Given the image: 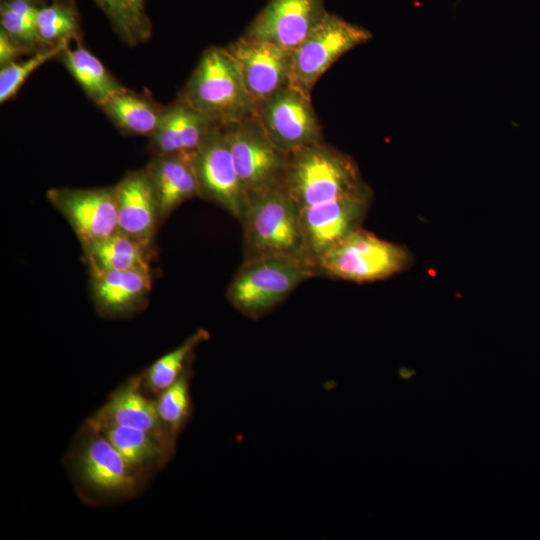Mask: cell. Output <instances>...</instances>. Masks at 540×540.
Here are the masks:
<instances>
[{"label":"cell","instance_id":"cell-1","mask_svg":"<svg viewBox=\"0 0 540 540\" xmlns=\"http://www.w3.org/2000/svg\"><path fill=\"white\" fill-rule=\"evenodd\" d=\"M178 100L219 126L255 116L238 64L226 47L204 51Z\"/></svg>","mask_w":540,"mask_h":540},{"label":"cell","instance_id":"cell-12","mask_svg":"<svg viewBox=\"0 0 540 540\" xmlns=\"http://www.w3.org/2000/svg\"><path fill=\"white\" fill-rule=\"evenodd\" d=\"M46 198L70 224L82 248L118 231L115 186L51 188L46 192Z\"/></svg>","mask_w":540,"mask_h":540},{"label":"cell","instance_id":"cell-15","mask_svg":"<svg viewBox=\"0 0 540 540\" xmlns=\"http://www.w3.org/2000/svg\"><path fill=\"white\" fill-rule=\"evenodd\" d=\"M143 375L118 388L91 417L87 425L99 430L108 425H125L147 431L174 452L176 439L161 421L155 401L141 391Z\"/></svg>","mask_w":540,"mask_h":540},{"label":"cell","instance_id":"cell-8","mask_svg":"<svg viewBox=\"0 0 540 540\" xmlns=\"http://www.w3.org/2000/svg\"><path fill=\"white\" fill-rule=\"evenodd\" d=\"M222 128L248 199L284 187L288 154L273 144L256 116Z\"/></svg>","mask_w":540,"mask_h":540},{"label":"cell","instance_id":"cell-4","mask_svg":"<svg viewBox=\"0 0 540 540\" xmlns=\"http://www.w3.org/2000/svg\"><path fill=\"white\" fill-rule=\"evenodd\" d=\"M241 223L244 232V260L273 255L295 256L306 260L301 208L285 187L250 196Z\"/></svg>","mask_w":540,"mask_h":540},{"label":"cell","instance_id":"cell-6","mask_svg":"<svg viewBox=\"0 0 540 540\" xmlns=\"http://www.w3.org/2000/svg\"><path fill=\"white\" fill-rule=\"evenodd\" d=\"M86 427L71 461L78 483L101 499L134 496L142 486L144 474L129 464L101 432Z\"/></svg>","mask_w":540,"mask_h":540},{"label":"cell","instance_id":"cell-3","mask_svg":"<svg viewBox=\"0 0 540 540\" xmlns=\"http://www.w3.org/2000/svg\"><path fill=\"white\" fill-rule=\"evenodd\" d=\"M318 276L306 260L287 255L244 260L228 285L229 303L257 320L283 302L304 281Z\"/></svg>","mask_w":540,"mask_h":540},{"label":"cell","instance_id":"cell-2","mask_svg":"<svg viewBox=\"0 0 540 540\" xmlns=\"http://www.w3.org/2000/svg\"><path fill=\"white\" fill-rule=\"evenodd\" d=\"M366 186L354 159L325 141L288 154L284 187L300 208L333 201Z\"/></svg>","mask_w":540,"mask_h":540},{"label":"cell","instance_id":"cell-14","mask_svg":"<svg viewBox=\"0 0 540 540\" xmlns=\"http://www.w3.org/2000/svg\"><path fill=\"white\" fill-rule=\"evenodd\" d=\"M327 14L325 0H268L242 35L292 52Z\"/></svg>","mask_w":540,"mask_h":540},{"label":"cell","instance_id":"cell-17","mask_svg":"<svg viewBox=\"0 0 540 540\" xmlns=\"http://www.w3.org/2000/svg\"><path fill=\"white\" fill-rule=\"evenodd\" d=\"M90 277L94 306L107 317H125L140 310L152 288L150 270L90 272Z\"/></svg>","mask_w":540,"mask_h":540},{"label":"cell","instance_id":"cell-20","mask_svg":"<svg viewBox=\"0 0 540 540\" xmlns=\"http://www.w3.org/2000/svg\"><path fill=\"white\" fill-rule=\"evenodd\" d=\"M83 252L90 272L150 270L153 255L151 247L119 231L83 248Z\"/></svg>","mask_w":540,"mask_h":540},{"label":"cell","instance_id":"cell-28","mask_svg":"<svg viewBox=\"0 0 540 540\" xmlns=\"http://www.w3.org/2000/svg\"><path fill=\"white\" fill-rule=\"evenodd\" d=\"M190 378L191 367L155 401L161 421L175 439L191 417Z\"/></svg>","mask_w":540,"mask_h":540},{"label":"cell","instance_id":"cell-21","mask_svg":"<svg viewBox=\"0 0 540 540\" xmlns=\"http://www.w3.org/2000/svg\"><path fill=\"white\" fill-rule=\"evenodd\" d=\"M59 57L85 94L100 107L126 89L80 42L74 48H65Z\"/></svg>","mask_w":540,"mask_h":540},{"label":"cell","instance_id":"cell-7","mask_svg":"<svg viewBox=\"0 0 540 540\" xmlns=\"http://www.w3.org/2000/svg\"><path fill=\"white\" fill-rule=\"evenodd\" d=\"M371 38L366 29L328 12L292 51L290 85L311 97L314 85L333 63Z\"/></svg>","mask_w":540,"mask_h":540},{"label":"cell","instance_id":"cell-24","mask_svg":"<svg viewBox=\"0 0 540 540\" xmlns=\"http://www.w3.org/2000/svg\"><path fill=\"white\" fill-rule=\"evenodd\" d=\"M105 13L123 42L130 46L145 43L152 35V23L145 0H94Z\"/></svg>","mask_w":540,"mask_h":540},{"label":"cell","instance_id":"cell-26","mask_svg":"<svg viewBox=\"0 0 540 540\" xmlns=\"http://www.w3.org/2000/svg\"><path fill=\"white\" fill-rule=\"evenodd\" d=\"M36 32L42 47L62 42H80L79 16L71 0H54L41 6L36 17Z\"/></svg>","mask_w":540,"mask_h":540},{"label":"cell","instance_id":"cell-13","mask_svg":"<svg viewBox=\"0 0 540 540\" xmlns=\"http://www.w3.org/2000/svg\"><path fill=\"white\" fill-rule=\"evenodd\" d=\"M238 64L255 108L290 85L292 52L272 42L243 35L226 46Z\"/></svg>","mask_w":540,"mask_h":540},{"label":"cell","instance_id":"cell-22","mask_svg":"<svg viewBox=\"0 0 540 540\" xmlns=\"http://www.w3.org/2000/svg\"><path fill=\"white\" fill-rule=\"evenodd\" d=\"M90 427V426H89ZM139 472L163 466L174 454L153 434L125 425H108L99 430Z\"/></svg>","mask_w":540,"mask_h":540},{"label":"cell","instance_id":"cell-23","mask_svg":"<svg viewBox=\"0 0 540 540\" xmlns=\"http://www.w3.org/2000/svg\"><path fill=\"white\" fill-rule=\"evenodd\" d=\"M122 131L141 136H152L164 108L153 100L127 89L113 96L101 107Z\"/></svg>","mask_w":540,"mask_h":540},{"label":"cell","instance_id":"cell-11","mask_svg":"<svg viewBox=\"0 0 540 540\" xmlns=\"http://www.w3.org/2000/svg\"><path fill=\"white\" fill-rule=\"evenodd\" d=\"M199 197L226 210L240 222L248 194L237 173L222 126L215 125L193 157Z\"/></svg>","mask_w":540,"mask_h":540},{"label":"cell","instance_id":"cell-16","mask_svg":"<svg viewBox=\"0 0 540 540\" xmlns=\"http://www.w3.org/2000/svg\"><path fill=\"white\" fill-rule=\"evenodd\" d=\"M118 231L152 248L160 222L156 193L147 168L127 173L116 185Z\"/></svg>","mask_w":540,"mask_h":540},{"label":"cell","instance_id":"cell-30","mask_svg":"<svg viewBox=\"0 0 540 540\" xmlns=\"http://www.w3.org/2000/svg\"><path fill=\"white\" fill-rule=\"evenodd\" d=\"M29 51L13 40L2 30L0 31V64L6 66L18 59L21 54Z\"/></svg>","mask_w":540,"mask_h":540},{"label":"cell","instance_id":"cell-9","mask_svg":"<svg viewBox=\"0 0 540 540\" xmlns=\"http://www.w3.org/2000/svg\"><path fill=\"white\" fill-rule=\"evenodd\" d=\"M255 116L273 144L286 154L324 142L311 97L291 85L259 104Z\"/></svg>","mask_w":540,"mask_h":540},{"label":"cell","instance_id":"cell-19","mask_svg":"<svg viewBox=\"0 0 540 540\" xmlns=\"http://www.w3.org/2000/svg\"><path fill=\"white\" fill-rule=\"evenodd\" d=\"M146 168L156 193L161 223L183 202L199 197L193 158L155 156Z\"/></svg>","mask_w":540,"mask_h":540},{"label":"cell","instance_id":"cell-27","mask_svg":"<svg viewBox=\"0 0 540 540\" xmlns=\"http://www.w3.org/2000/svg\"><path fill=\"white\" fill-rule=\"evenodd\" d=\"M37 0H1V30L29 52L42 48L36 32Z\"/></svg>","mask_w":540,"mask_h":540},{"label":"cell","instance_id":"cell-25","mask_svg":"<svg viewBox=\"0 0 540 540\" xmlns=\"http://www.w3.org/2000/svg\"><path fill=\"white\" fill-rule=\"evenodd\" d=\"M208 338L209 333L199 329L177 348L157 359L143 375L146 389L158 395L175 383L190 368L196 347Z\"/></svg>","mask_w":540,"mask_h":540},{"label":"cell","instance_id":"cell-10","mask_svg":"<svg viewBox=\"0 0 540 540\" xmlns=\"http://www.w3.org/2000/svg\"><path fill=\"white\" fill-rule=\"evenodd\" d=\"M372 197L367 185L342 198L301 208L304 255L316 270L319 259L329 249L361 228Z\"/></svg>","mask_w":540,"mask_h":540},{"label":"cell","instance_id":"cell-29","mask_svg":"<svg viewBox=\"0 0 540 540\" xmlns=\"http://www.w3.org/2000/svg\"><path fill=\"white\" fill-rule=\"evenodd\" d=\"M70 42H62L54 46L42 48L25 60L14 61L1 67L0 102L5 103L13 98L27 78L49 60L60 56Z\"/></svg>","mask_w":540,"mask_h":540},{"label":"cell","instance_id":"cell-18","mask_svg":"<svg viewBox=\"0 0 540 540\" xmlns=\"http://www.w3.org/2000/svg\"><path fill=\"white\" fill-rule=\"evenodd\" d=\"M215 124L180 100L164 108L151 136L155 156L182 155L193 158Z\"/></svg>","mask_w":540,"mask_h":540},{"label":"cell","instance_id":"cell-5","mask_svg":"<svg viewBox=\"0 0 540 540\" xmlns=\"http://www.w3.org/2000/svg\"><path fill=\"white\" fill-rule=\"evenodd\" d=\"M411 263L408 250L362 227L353 231L318 261V275L356 283L392 277Z\"/></svg>","mask_w":540,"mask_h":540}]
</instances>
